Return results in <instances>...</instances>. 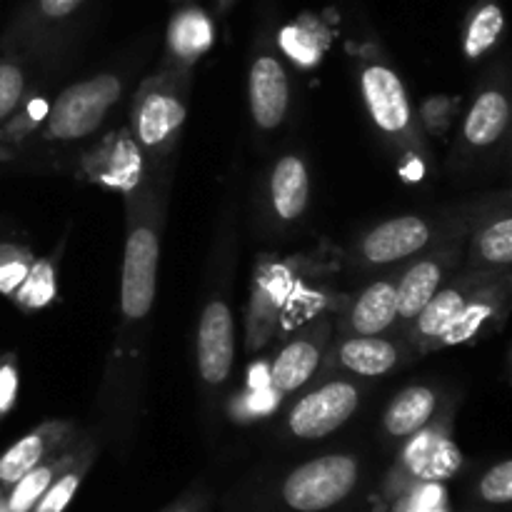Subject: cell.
Wrapping results in <instances>:
<instances>
[{
  "instance_id": "1",
  "label": "cell",
  "mask_w": 512,
  "mask_h": 512,
  "mask_svg": "<svg viewBox=\"0 0 512 512\" xmlns=\"http://www.w3.org/2000/svg\"><path fill=\"white\" fill-rule=\"evenodd\" d=\"M123 95L118 75L100 73L65 88L50 105L43 123V138L55 143H75L93 135L108 118L110 108Z\"/></svg>"
},
{
  "instance_id": "2",
  "label": "cell",
  "mask_w": 512,
  "mask_h": 512,
  "mask_svg": "<svg viewBox=\"0 0 512 512\" xmlns=\"http://www.w3.org/2000/svg\"><path fill=\"white\" fill-rule=\"evenodd\" d=\"M160 235L153 218H130L128 240L123 253V285H120V308L125 320L138 323L148 318L158 288Z\"/></svg>"
},
{
  "instance_id": "3",
  "label": "cell",
  "mask_w": 512,
  "mask_h": 512,
  "mask_svg": "<svg viewBox=\"0 0 512 512\" xmlns=\"http://www.w3.org/2000/svg\"><path fill=\"white\" fill-rule=\"evenodd\" d=\"M358 483V460L325 455L300 465L283 485L285 503L298 512H320L348 498Z\"/></svg>"
},
{
  "instance_id": "4",
  "label": "cell",
  "mask_w": 512,
  "mask_h": 512,
  "mask_svg": "<svg viewBox=\"0 0 512 512\" xmlns=\"http://www.w3.org/2000/svg\"><path fill=\"white\" fill-rule=\"evenodd\" d=\"M185 98L170 80H150L133 105V138L143 153H163L185 123Z\"/></svg>"
},
{
  "instance_id": "5",
  "label": "cell",
  "mask_w": 512,
  "mask_h": 512,
  "mask_svg": "<svg viewBox=\"0 0 512 512\" xmlns=\"http://www.w3.org/2000/svg\"><path fill=\"white\" fill-rule=\"evenodd\" d=\"M360 405V390L345 380H330L310 390L290 408L288 428L295 438L318 440L348 423Z\"/></svg>"
},
{
  "instance_id": "6",
  "label": "cell",
  "mask_w": 512,
  "mask_h": 512,
  "mask_svg": "<svg viewBox=\"0 0 512 512\" xmlns=\"http://www.w3.org/2000/svg\"><path fill=\"white\" fill-rule=\"evenodd\" d=\"M235 363L233 313L223 300H210L198 323V370L208 385L228 380Z\"/></svg>"
},
{
  "instance_id": "7",
  "label": "cell",
  "mask_w": 512,
  "mask_h": 512,
  "mask_svg": "<svg viewBox=\"0 0 512 512\" xmlns=\"http://www.w3.org/2000/svg\"><path fill=\"white\" fill-rule=\"evenodd\" d=\"M363 100L368 105L370 118L383 133L400 135L410 125V103L403 88V80L388 65L373 63L360 75Z\"/></svg>"
},
{
  "instance_id": "8",
  "label": "cell",
  "mask_w": 512,
  "mask_h": 512,
  "mask_svg": "<svg viewBox=\"0 0 512 512\" xmlns=\"http://www.w3.org/2000/svg\"><path fill=\"white\" fill-rule=\"evenodd\" d=\"M250 113L260 130H275L288 115V73L273 55H260L250 68Z\"/></svg>"
},
{
  "instance_id": "9",
  "label": "cell",
  "mask_w": 512,
  "mask_h": 512,
  "mask_svg": "<svg viewBox=\"0 0 512 512\" xmlns=\"http://www.w3.org/2000/svg\"><path fill=\"white\" fill-rule=\"evenodd\" d=\"M430 243V225L418 215L385 220L363 238V258L373 265H390L420 253Z\"/></svg>"
},
{
  "instance_id": "10",
  "label": "cell",
  "mask_w": 512,
  "mask_h": 512,
  "mask_svg": "<svg viewBox=\"0 0 512 512\" xmlns=\"http://www.w3.org/2000/svg\"><path fill=\"white\" fill-rule=\"evenodd\" d=\"M510 295L512 293L505 280H495L485 275L483 283L475 288V293L470 295L468 303L463 305L458 318H455L453 325L445 330V335L438 340L435 348H450V345H463L480 338L483 330L488 328L495 318H500V315L505 313V300H508Z\"/></svg>"
},
{
  "instance_id": "11",
  "label": "cell",
  "mask_w": 512,
  "mask_h": 512,
  "mask_svg": "<svg viewBox=\"0 0 512 512\" xmlns=\"http://www.w3.org/2000/svg\"><path fill=\"white\" fill-rule=\"evenodd\" d=\"M485 280V275H468L460 283L448 285V288H440L435 293V298L420 310L418 318L413 320V333H410V340L418 345L420 350H435L438 340L443 338L445 330L453 325V320L458 318V313L463 310V305L468 303L470 295L475 293L480 283Z\"/></svg>"
},
{
  "instance_id": "12",
  "label": "cell",
  "mask_w": 512,
  "mask_h": 512,
  "mask_svg": "<svg viewBox=\"0 0 512 512\" xmlns=\"http://www.w3.org/2000/svg\"><path fill=\"white\" fill-rule=\"evenodd\" d=\"M325 340H328V325L320 323L305 338L293 340L280 350L278 358L270 365V385L275 393H295L313 378L323 358Z\"/></svg>"
},
{
  "instance_id": "13",
  "label": "cell",
  "mask_w": 512,
  "mask_h": 512,
  "mask_svg": "<svg viewBox=\"0 0 512 512\" xmlns=\"http://www.w3.org/2000/svg\"><path fill=\"white\" fill-rule=\"evenodd\" d=\"M405 465L410 473L425 483L453 478L463 465L458 445L435 430H420L413 435L410 445L405 448Z\"/></svg>"
},
{
  "instance_id": "14",
  "label": "cell",
  "mask_w": 512,
  "mask_h": 512,
  "mask_svg": "<svg viewBox=\"0 0 512 512\" xmlns=\"http://www.w3.org/2000/svg\"><path fill=\"white\" fill-rule=\"evenodd\" d=\"M443 280L445 258H440V255L418 260L415 265H410L403 273V278L395 283V290H398V320L413 323L420 315V310L443 288Z\"/></svg>"
},
{
  "instance_id": "15",
  "label": "cell",
  "mask_w": 512,
  "mask_h": 512,
  "mask_svg": "<svg viewBox=\"0 0 512 512\" xmlns=\"http://www.w3.org/2000/svg\"><path fill=\"white\" fill-rule=\"evenodd\" d=\"M398 320V290L393 280L368 285L348 313V328L355 335H380Z\"/></svg>"
},
{
  "instance_id": "16",
  "label": "cell",
  "mask_w": 512,
  "mask_h": 512,
  "mask_svg": "<svg viewBox=\"0 0 512 512\" xmlns=\"http://www.w3.org/2000/svg\"><path fill=\"white\" fill-rule=\"evenodd\" d=\"M68 433V425L63 423H48L43 428L33 430L25 438H20L18 443L10 445L3 455H0V485H15L25 473L35 468V465L43 463V458L48 455V450L55 443L65 438Z\"/></svg>"
},
{
  "instance_id": "17",
  "label": "cell",
  "mask_w": 512,
  "mask_h": 512,
  "mask_svg": "<svg viewBox=\"0 0 512 512\" xmlns=\"http://www.w3.org/2000/svg\"><path fill=\"white\" fill-rule=\"evenodd\" d=\"M270 200L283 220H295L305 213L310 200L308 168L298 155H285L270 175Z\"/></svg>"
},
{
  "instance_id": "18",
  "label": "cell",
  "mask_w": 512,
  "mask_h": 512,
  "mask_svg": "<svg viewBox=\"0 0 512 512\" xmlns=\"http://www.w3.org/2000/svg\"><path fill=\"white\" fill-rule=\"evenodd\" d=\"M335 355H338V363L345 370L363 375V378H378V375L390 373L400 363L398 345L385 338H378V335L348 338Z\"/></svg>"
},
{
  "instance_id": "19",
  "label": "cell",
  "mask_w": 512,
  "mask_h": 512,
  "mask_svg": "<svg viewBox=\"0 0 512 512\" xmlns=\"http://www.w3.org/2000/svg\"><path fill=\"white\" fill-rule=\"evenodd\" d=\"M435 405H438L435 390L425 388V385L405 388L403 393L390 400L388 410H385V430L393 438H413L430 423V418L435 415Z\"/></svg>"
},
{
  "instance_id": "20",
  "label": "cell",
  "mask_w": 512,
  "mask_h": 512,
  "mask_svg": "<svg viewBox=\"0 0 512 512\" xmlns=\"http://www.w3.org/2000/svg\"><path fill=\"white\" fill-rule=\"evenodd\" d=\"M210 45H213V23L203 8L190 5L173 15L168 28V48L175 60L193 63Z\"/></svg>"
},
{
  "instance_id": "21",
  "label": "cell",
  "mask_w": 512,
  "mask_h": 512,
  "mask_svg": "<svg viewBox=\"0 0 512 512\" xmlns=\"http://www.w3.org/2000/svg\"><path fill=\"white\" fill-rule=\"evenodd\" d=\"M510 123V103L500 90H485L470 108L465 118V140L475 148H488L500 135L505 133Z\"/></svg>"
},
{
  "instance_id": "22",
  "label": "cell",
  "mask_w": 512,
  "mask_h": 512,
  "mask_svg": "<svg viewBox=\"0 0 512 512\" xmlns=\"http://www.w3.org/2000/svg\"><path fill=\"white\" fill-rule=\"evenodd\" d=\"M473 265L503 268L512 263V215L485 225L473 240Z\"/></svg>"
},
{
  "instance_id": "23",
  "label": "cell",
  "mask_w": 512,
  "mask_h": 512,
  "mask_svg": "<svg viewBox=\"0 0 512 512\" xmlns=\"http://www.w3.org/2000/svg\"><path fill=\"white\" fill-rule=\"evenodd\" d=\"M505 28V13L498 3H485L475 10V15L470 18L468 30H465L463 50L468 58H480L483 53H488L495 43H498L500 33Z\"/></svg>"
},
{
  "instance_id": "24",
  "label": "cell",
  "mask_w": 512,
  "mask_h": 512,
  "mask_svg": "<svg viewBox=\"0 0 512 512\" xmlns=\"http://www.w3.org/2000/svg\"><path fill=\"white\" fill-rule=\"evenodd\" d=\"M60 463H40L35 465L30 473H25L23 478L18 480L15 485H10V495L5 508L8 512H30L38 505V500L43 498L45 490L53 485L55 473H58Z\"/></svg>"
},
{
  "instance_id": "25",
  "label": "cell",
  "mask_w": 512,
  "mask_h": 512,
  "mask_svg": "<svg viewBox=\"0 0 512 512\" xmlns=\"http://www.w3.org/2000/svg\"><path fill=\"white\" fill-rule=\"evenodd\" d=\"M55 295V275L50 263H33L30 265L28 275L20 283V288L15 290V298L23 308H43L45 303H50Z\"/></svg>"
},
{
  "instance_id": "26",
  "label": "cell",
  "mask_w": 512,
  "mask_h": 512,
  "mask_svg": "<svg viewBox=\"0 0 512 512\" xmlns=\"http://www.w3.org/2000/svg\"><path fill=\"white\" fill-rule=\"evenodd\" d=\"M140 170V148L130 143H120L118 150L105 158V168L100 170L95 178L105 180L110 185H118V188H130L135 178H138Z\"/></svg>"
},
{
  "instance_id": "27",
  "label": "cell",
  "mask_w": 512,
  "mask_h": 512,
  "mask_svg": "<svg viewBox=\"0 0 512 512\" xmlns=\"http://www.w3.org/2000/svg\"><path fill=\"white\" fill-rule=\"evenodd\" d=\"M478 495L488 505H512V460L493 465L480 478Z\"/></svg>"
},
{
  "instance_id": "28",
  "label": "cell",
  "mask_w": 512,
  "mask_h": 512,
  "mask_svg": "<svg viewBox=\"0 0 512 512\" xmlns=\"http://www.w3.org/2000/svg\"><path fill=\"white\" fill-rule=\"evenodd\" d=\"M30 265L33 263H30L25 250L13 248V245L0 248V293H15L25 280V275H28Z\"/></svg>"
},
{
  "instance_id": "29",
  "label": "cell",
  "mask_w": 512,
  "mask_h": 512,
  "mask_svg": "<svg viewBox=\"0 0 512 512\" xmlns=\"http://www.w3.org/2000/svg\"><path fill=\"white\" fill-rule=\"evenodd\" d=\"M25 93V75L15 63H0V123L15 113Z\"/></svg>"
},
{
  "instance_id": "30",
  "label": "cell",
  "mask_w": 512,
  "mask_h": 512,
  "mask_svg": "<svg viewBox=\"0 0 512 512\" xmlns=\"http://www.w3.org/2000/svg\"><path fill=\"white\" fill-rule=\"evenodd\" d=\"M78 485H80L78 470H70V473H65L63 478L53 480V485L45 490V495L38 500V505H35V512H63L68 508L70 500H73Z\"/></svg>"
},
{
  "instance_id": "31",
  "label": "cell",
  "mask_w": 512,
  "mask_h": 512,
  "mask_svg": "<svg viewBox=\"0 0 512 512\" xmlns=\"http://www.w3.org/2000/svg\"><path fill=\"white\" fill-rule=\"evenodd\" d=\"M15 395H18V368L13 355H8L0 360V420L10 413Z\"/></svg>"
},
{
  "instance_id": "32",
  "label": "cell",
  "mask_w": 512,
  "mask_h": 512,
  "mask_svg": "<svg viewBox=\"0 0 512 512\" xmlns=\"http://www.w3.org/2000/svg\"><path fill=\"white\" fill-rule=\"evenodd\" d=\"M83 3L85 0H38L35 5H38V13L45 20H63L73 15Z\"/></svg>"
},
{
  "instance_id": "33",
  "label": "cell",
  "mask_w": 512,
  "mask_h": 512,
  "mask_svg": "<svg viewBox=\"0 0 512 512\" xmlns=\"http://www.w3.org/2000/svg\"><path fill=\"white\" fill-rule=\"evenodd\" d=\"M0 512H8V508H5V505H0Z\"/></svg>"
},
{
  "instance_id": "34",
  "label": "cell",
  "mask_w": 512,
  "mask_h": 512,
  "mask_svg": "<svg viewBox=\"0 0 512 512\" xmlns=\"http://www.w3.org/2000/svg\"><path fill=\"white\" fill-rule=\"evenodd\" d=\"M418 512H430V510H418Z\"/></svg>"
}]
</instances>
